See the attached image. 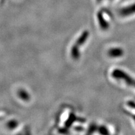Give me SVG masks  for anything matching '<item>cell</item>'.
I'll use <instances>...</instances> for the list:
<instances>
[{
  "label": "cell",
  "instance_id": "6da1fadb",
  "mask_svg": "<svg viewBox=\"0 0 135 135\" xmlns=\"http://www.w3.org/2000/svg\"><path fill=\"white\" fill-rule=\"evenodd\" d=\"M88 36L89 32L86 30V31L83 32L81 36L77 39L76 41L75 45L73 46L71 50V55L73 58L75 59V60H77V59L80 58V55L79 49H80V47L86 41Z\"/></svg>",
  "mask_w": 135,
  "mask_h": 135
},
{
  "label": "cell",
  "instance_id": "7a4b0ae2",
  "mask_svg": "<svg viewBox=\"0 0 135 135\" xmlns=\"http://www.w3.org/2000/svg\"><path fill=\"white\" fill-rule=\"evenodd\" d=\"M111 76L114 79L118 80H122L124 81L128 86L135 88V80L129 76L126 72L119 69H115L111 73Z\"/></svg>",
  "mask_w": 135,
  "mask_h": 135
},
{
  "label": "cell",
  "instance_id": "3957f363",
  "mask_svg": "<svg viewBox=\"0 0 135 135\" xmlns=\"http://www.w3.org/2000/svg\"><path fill=\"white\" fill-rule=\"evenodd\" d=\"M119 15L123 17L131 16L135 13V3L124 7L119 10Z\"/></svg>",
  "mask_w": 135,
  "mask_h": 135
},
{
  "label": "cell",
  "instance_id": "277c9868",
  "mask_svg": "<svg viewBox=\"0 0 135 135\" xmlns=\"http://www.w3.org/2000/svg\"><path fill=\"white\" fill-rule=\"evenodd\" d=\"M97 18L99 25V27H100L101 30L105 31V30L108 29L109 27V23L106 21L105 18H104L103 15V12L101 11H99L98 13Z\"/></svg>",
  "mask_w": 135,
  "mask_h": 135
},
{
  "label": "cell",
  "instance_id": "5b68a950",
  "mask_svg": "<svg viewBox=\"0 0 135 135\" xmlns=\"http://www.w3.org/2000/svg\"><path fill=\"white\" fill-rule=\"evenodd\" d=\"M77 119H78V118L76 116V115H75L73 113H71L70 114V116H69L68 119H67V121H66L65 123V128H63V129H61V130L60 131V132L66 133L68 132V129L70 127H71V126L73 123L75 122V121H76Z\"/></svg>",
  "mask_w": 135,
  "mask_h": 135
},
{
  "label": "cell",
  "instance_id": "8992f818",
  "mask_svg": "<svg viewBox=\"0 0 135 135\" xmlns=\"http://www.w3.org/2000/svg\"><path fill=\"white\" fill-rule=\"evenodd\" d=\"M124 53L123 49L120 48H113L108 52V55L111 58H119L122 56Z\"/></svg>",
  "mask_w": 135,
  "mask_h": 135
},
{
  "label": "cell",
  "instance_id": "52a82bcc",
  "mask_svg": "<svg viewBox=\"0 0 135 135\" xmlns=\"http://www.w3.org/2000/svg\"><path fill=\"white\" fill-rule=\"evenodd\" d=\"M98 131L99 132L102 134H108L109 133L107 128L104 126H101L100 127H99Z\"/></svg>",
  "mask_w": 135,
  "mask_h": 135
},
{
  "label": "cell",
  "instance_id": "ba28073f",
  "mask_svg": "<svg viewBox=\"0 0 135 135\" xmlns=\"http://www.w3.org/2000/svg\"><path fill=\"white\" fill-rule=\"evenodd\" d=\"M98 129V127L96 126V124H91V125L89 126L88 128V134H91L95 131H97Z\"/></svg>",
  "mask_w": 135,
  "mask_h": 135
},
{
  "label": "cell",
  "instance_id": "9c48e42d",
  "mask_svg": "<svg viewBox=\"0 0 135 135\" xmlns=\"http://www.w3.org/2000/svg\"><path fill=\"white\" fill-rule=\"evenodd\" d=\"M75 130L78 131H82L84 130L83 128L81 127V126H76V127L75 128Z\"/></svg>",
  "mask_w": 135,
  "mask_h": 135
},
{
  "label": "cell",
  "instance_id": "30bf717a",
  "mask_svg": "<svg viewBox=\"0 0 135 135\" xmlns=\"http://www.w3.org/2000/svg\"><path fill=\"white\" fill-rule=\"evenodd\" d=\"M97 1H98V2H101V1H103V0H97Z\"/></svg>",
  "mask_w": 135,
  "mask_h": 135
}]
</instances>
